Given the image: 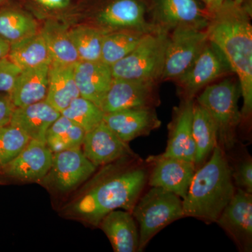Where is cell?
I'll list each match as a JSON object with an SVG mask.
<instances>
[{"mask_svg": "<svg viewBox=\"0 0 252 252\" xmlns=\"http://www.w3.org/2000/svg\"><path fill=\"white\" fill-rule=\"evenodd\" d=\"M116 162L107 165L92 187L71 205L70 215L97 226L114 210L132 212L148 182L149 172L137 156Z\"/></svg>", "mask_w": 252, "mask_h": 252, "instance_id": "obj_1", "label": "cell"}, {"mask_svg": "<svg viewBox=\"0 0 252 252\" xmlns=\"http://www.w3.org/2000/svg\"><path fill=\"white\" fill-rule=\"evenodd\" d=\"M208 39L220 50L238 78L243 99L242 121L252 112V26L244 5L224 0L212 14L207 28Z\"/></svg>", "mask_w": 252, "mask_h": 252, "instance_id": "obj_2", "label": "cell"}, {"mask_svg": "<svg viewBox=\"0 0 252 252\" xmlns=\"http://www.w3.org/2000/svg\"><path fill=\"white\" fill-rule=\"evenodd\" d=\"M231 167L217 144L211 157L197 169L188 193L182 200L185 217L216 222L235 192Z\"/></svg>", "mask_w": 252, "mask_h": 252, "instance_id": "obj_3", "label": "cell"}, {"mask_svg": "<svg viewBox=\"0 0 252 252\" xmlns=\"http://www.w3.org/2000/svg\"><path fill=\"white\" fill-rule=\"evenodd\" d=\"M240 94L239 82L227 78L206 86L195 100L215 123L218 145L224 152L231 150L236 142L237 130L242 122L238 107Z\"/></svg>", "mask_w": 252, "mask_h": 252, "instance_id": "obj_4", "label": "cell"}, {"mask_svg": "<svg viewBox=\"0 0 252 252\" xmlns=\"http://www.w3.org/2000/svg\"><path fill=\"white\" fill-rule=\"evenodd\" d=\"M169 33L158 28L147 34L130 54L111 66L113 77L154 83L161 80Z\"/></svg>", "mask_w": 252, "mask_h": 252, "instance_id": "obj_5", "label": "cell"}, {"mask_svg": "<svg viewBox=\"0 0 252 252\" xmlns=\"http://www.w3.org/2000/svg\"><path fill=\"white\" fill-rule=\"evenodd\" d=\"M131 212L139 224V252L143 251L158 232L185 217L182 198L160 187H152L140 196Z\"/></svg>", "mask_w": 252, "mask_h": 252, "instance_id": "obj_6", "label": "cell"}, {"mask_svg": "<svg viewBox=\"0 0 252 252\" xmlns=\"http://www.w3.org/2000/svg\"><path fill=\"white\" fill-rule=\"evenodd\" d=\"M86 23L102 34L119 31L150 33L158 28L147 21L143 0H104L91 11Z\"/></svg>", "mask_w": 252, "mask_h": 252, "instance_id": "obj_7", "label": "cell"}, {"mask_svg": "<svg viewBox=\"0 0 252 252\" xmlns=\"http://www.w3.org/2000/svg\"><path fill=\"white\" fill-rule=\"evenodd\" d=\"M208 41L207 29L181 26L169 33L161 80H176L193 64Z\"/></svg>", "mask_w": 252, "mask_h": 252, "instance_id": "obj_8", "label": "cell"}, {"mask_svg": "<svg viewBox=\"0 0 252 252\" xmlns=\"http://www.w3.org/2000/svg\"><path fill=\"white\" fill-rule=\"evenodd\" d=\"M231 73L224 55L208 39L193 64L175 81L182 98L193 99L206 86Z\"/></svg>", "mask_w": 252, "mask_h": 252, "instance_id": "obj_9", "label": "cell"}, {"mask_svg": "<svg viewBox=\"0 0 252 252\" xmlns=\"http://www.w3.org/2000/svg\"><path fill=\"white\" fill-rule=\"evenodd\" d=\"M96 168L81 148L61 151L54 153L49 171L39 182L55 191L68 193L91 177Z\"/></svg>", "mask_w": 252, "mask_h": 252, "instance_id": "obj_10", "label": "cell"}, {"mask_svg": "<svg viewBox=\"0 0 252 252\" xmlns=\"http://www.w3.org/2000/svg\"><path fill=\"white\" fill-rule=\"evenodd\" d=\"M151 8L152 23L170 32L181 26L207 29L212 16L200 0H152Z\"/></svg>", "mask_w": 252, "mask_h": 252, "instance_id": "obj_11", "label": "cell"}, {"mask_svg": "<svg viewBox=\"0 0 252 252\" xmlns=\"http://www.w3.org/2000/svg\"><path fill=\"white\" fill-rule=\"evenodd\" d=\"M157 83L113 79L101 104L104 114L124 109L155 108L159 104Z\"/></svg>", "mask_w": 252, "mask_h": 252, "instance_id": "obj_12", "label": "cell"}, {"mask_svg": "<svg viewBox=\"0 0 252 252\" xmlns=\"http://www.w3.org/2000/svg\"><path fill=\"white\" fill-rule=\"evenodd\" d=\"M54 153L45 142L31 140L17 157L0 167V177L26 182H39L46 175Z\"/></svg>", "mask_w": 252, "mask_h": 252, "instance_id": "obj_13", "label": "cell"}, {"mask_svg": "<svg viewBox=\"0 0 252 252\" xmlns=\"http://www.w3.org/2000/svg\"><path fill=\"white\" fill-rule=\"evenodd\" d=\"M217 223L234 240L240 250H252V194L237 188Z\"/></svg>", "mask_w": 252, "mask_h": 252, "instance_id": "obj_14", "label": "cell"}, {"mask_svg": "<svg viewBox=\"0 0 252 252\" xmlns=\"http://www.w3.org/2000/svg\"><path fill=\"white\" fill-rule=\"evenodd\" d=\"M147 161L153 165L148 177L149 186L165 189L183 200L197 170L195 163L161 154L151 157Z\"/></svg>", "mask_w": 252, "mask_h": 252, "instance_id": "obj_15", "label": "cell"}, {"mask_svg": "<svg viewBox=\"0 0 252 252\" xmlns=\"http://www.w3.org/2000/svg\"><path fill=\"white\" fill-rule=\"evenodd\" d=\"M82 152L96 167L107 165L123 158L136 157L129 147L102 121L94 128L86 132Z\"/></svg>", "mask_w": 252, "mask_h": 252, "instance_id": "obj_16", "label": "cell"}, {"mask_svg": "<svg viewBox=\"0 0 252 252\" xmlns=\"http://www.w3.org/2000/svg\"><path fill=\"white\" fill-rule=\"evenodd\" d=\"M193 99H183L174 109L171 122L168 125L169 135L165 157L176 158L195 163V145L192 134Z\"/></svg>", "mask_w": 252, "mask_h": 252, "instance_id": "obj_17", "label": "cell"}, {"mask_svg": "<svg viewBox=\"0 0 252 252\" xmlns=\"http://www.w3.org/2000/svg\"><path fill=\"white\" fill-rule=\"evenodd\" d=\"M103 122L124 142L128 143L158 128L161 122L155 108L124 109L104 114Z\"/></svg>", "mask_w": 252, "mask_h": 252, "instance_id": "obj_18", "label": "cell"}, {"mask_svg": "<svg viewBox=\"0 0 252 252\" xmlns=\"http://www.w3.org/2000/svg\"><path fill=\"white\" fill-rule=\"evenodd\" d=\"M74 67L80 96L100 107L114 79L111 66L101 61H79Z\"/></svg>", "mask_w": 252, "mask_h": 252, "instance_id": "obj_19", "label": "cell"}, {"mask_svg": "<svg viewBox=\"0 0 252 252\" xmlns=\"http://www.w3.org/2000/svg\"><path fill=\"white\" fill-rule=\"evenodd\" d=\"M115 252H137L140 233L132 212L122 209L105 215L99 223Z\"/></svg>", "mask_w": 252, "mask_h": 252, "instance_id": "obj_20", "label": "cell"}, {"mask_svg": "<svg viewBox=\"0 0 252 252\" xmlns=\"http://www.w3.org/2000/svg\"><path fill=\"white\" fill-rule=\"evenodd\" d=\"M61 115L59 111L43 100L15 107L9 124L21 129L31 140L45 142L48 129Z\"/></svg>", "mask_w": 252, "mask_h": 252, "instance_id": "obj_21", "label": "cell"}, {"mask_svg": "<svg viewBox=\"0 0 252 252\" xmlns=\"http://www.w3.org/2000/svg\"><path fill=\"white\" fill-rule=\"evenodd\" d=\"M49 67L50 64H46L21 71L8 94L15 107L45 100L49 87Z\"/></svg>", "mask_w": 252, "mask_h": 252, "instance_id": "obj_22", "label": "cell"}, {"mask_svg": "<svg viewBox=\"0 0 252 252\" xmlns=\"http://www.w3.org/2000/svg\"><path fill=\"white\" fill-rule=\"evenodd\" d=\"M74 64L51 63L45 100L60 112L80 96L74 77Z\"/></svg>", "mask_w": 252, "mask_h": 252, "instance_id": "obj_23", "label": "cell"}, {"mask_svg": "<svg viewBox=\"0 0 252 252\" xmlns=\"http://www.w3.org/2000/svg\"><path fill=\"white\" fill-rule=\"evenodd\" d=\"M40 28L34 15L11 1L0 7V37L10 44L36 34Z\"/></svg>", "mask_w": 252, "mask_h": 252, "instance_id": "obj_24", "label": "cell"}, {"mask_svg": "<svg viewBox=\"0 0 252 252\" xmlns=\"http://www.w3.org/2000/svg\"><path fill=\"white\" fill-rule=\"evenodd\" d=\"M71 25L55 19L44 21L40 32L49 50L51 63L74 64L79 61L69 28Z\"/></svg>", "mask_w": 252, "mask_h": 252, "instance_id": "obj_25", "label": "cell"}, {"mask_svg": "<svg viewBox=\"0 0 252 252\" xmlns=\"http://www.w3.org/2000/svg\"><path fill=\"white\" fill-rule=\"evenodd\" d=\"M192 134L195 145V165H203L218 144L216 126L206 109L194 101Z\"/></svg>", "mask_w": 252, "mask_h": 252, "instance_id": "obj_26", "label": "cell"}, {"mask_svg": "<svg viewBox=\"0 0 252 252\" xmlns=\"http://www.w3.org/2000/svg\"><path fill=\"white\" fill-rule=\"evenodd\" d=\"M6 58L21 70L51 63L49 50L40 31L10 44Z\"/></svg>", "mask_w": 252, "mask_h": 252, "instance_id": "obj_27", "label": "cell"}, {"mask_svg": "<svg viewBox=\"0 0 252 252\" xmlns=\"http://www.w3.org/2000/svg\"><path fill=\"white\" fill-rule=\"evenodd\" d=\"M149 33L119 31L103 34L100 61L112 66L130 54Z\"/></svg>", "mask_w": 252, "mask_h": 252, "instance_id": "obj_28", "label": "cell"}, {"mask_svg": "<svg viewBox=\"0 0 252 252\" xmlns=\"http://www.w3.org/2000/svg\"><path fill=\"white\" fill-rule=\"evenodd\" d=\"M85 135V131L80 126L61 115L48 129L45 142L53 153L80 149Z\"/></svg>", "mask_w": 252, "mask_h": 252, "instance_id": "obj_29", "label": "cell"}, {"mask_svg": "<svg viewBox=\"0 0 252 252\" xmlns=\"http://www.w3.org/2000/svg\"><path fill=\"white\" fill-rule=\"evenodd\" d=\"M69 31L79 61H100L103 34L99 30L85 23L71 25Z\"/></svg>", "mask_w": 252, "mask_h": 252, "instance_id": "obj_30", "label": "cell"}, {"mask_svg": "<svg viewBox=\"0 0 252 252\" xmlns=\"http://www.w3.org/2000/svg\"><path fill=\"white\" fill-rule=\"evenodd\" d=\"M61 114L80 126L86 132L98 126L104 115L100 107L81 96L74 99Z\"/></svg>", "mask_w": 252, "mask_h": 252, "instance_id": "obj_31", "label": "cell"}, {"mask_svg": "<svg viewBox=\"0 0 252 252\" xmlns=\"http://www.w3.org/2000/svg\"><path fill=\"white\" fill-rule=\"evenodd\" d=\"M28 9L37 19H55L72 25L75 7L72 0H26Z\"/></svg>", "mask_w": 252, "mask_h": 252, "instance_id": "obj_32", "label": "cell"}, {"mask_svg": "<svg viewBox=\"0 0 252 252\" xmlns=\"http://www.w3.org/2000/svg\"><path fill=\"white\" fill-rule=\"evenodd\" d=\"M31 140L16 126L10 124L0 126V167L17 157Z\"/></svg>", "mask_w": 252, "mask_h": 252, "instance_id": "obj_33", "label": "cell"}, {"mask_svg": "<svg viewBox=\"0 0 252 252\" xmlns=\"http://www.w3.org/2000/svg\"><path fill=\"white\" fill-rule=\"evenodd\" d=\"M232 177L238 189L252 193V161L251 158L241 160L231 167Z\"/></svg>", "mask_w": 252, "mask_h": 252, "instance_id": "obj_34", "label": "cell"}, {"mask_svg": "<svg viewBox=\"0 0 252 252\" xmlns=\"http://www.w3.org/2000/svg\"><path fill=\"white\" fill-rule=\"evenodd\" d=\"M21 71L7 58L0 60V92L9 94Z\"/></svg>", "mask_w": 252, "mask_h": 252, "instance_id": "obj_35", "label": "cell"}, {"mask_svg": "<svg viewBox=\"0 0 252 252\" xmlns=\"http://www.w3.org/2000/svg\"><path fill=\"white\" fill-rule=\"evenodd\" d=\"M14 109L9 94L6 93L0 94V126L9 124Z\"/></svg>", "mask_w": 252, "mask_h": 252, "instance_id": "obj_36", "label": "cell"}, {"mask_svg": "<svg viewBox=\"0 0 252 252\" xmlns=\"http://www.w3.org/2000/svg\"><path fill=\"white\" fill-rule=\"evenodd\" d=\"M10 49V44L0 37V60L7 57Z\"/></svg>", "mask_w": 252, "mask_h": 252, "instance_id": "obj_37", "label": "cell"}, {"mask_svg": "<svg viewBox=\"0 0 252 252\" xmlns=\"http://www.w3.org/2000/svg\"><path fill=\"white\" fill-rule=\"evenodd\" d=\"M223 1H224V0H210L208 5L207 6L209 12L211 14H213L221 6Z\"/></svg>", "mask_w": 252, "mask_h": 252, "instance_id": "obj_38", "label": "cell"}, {"mask_svg": "<svg viewBox=\"0 0 252 252\" xmlns=\"http://www.w3.org/2000/svg\"><path fill=\"white\" fill-rule=\"evenodd\" d=\"M232 1H233V2H235L236 4L243 5L244 4V1H245V0H232Z\"/></svg>", "mask_w": 252, "mask_h": 252, "instance_id": "obj_39", "label": "cell"}, {"mask_svg": "<svg viewBox=\"0 0 252 252\" xmlns=\"http://www.w3.org/2000/svg\"><path fill=\"white\" fill-rule=\"evenodd\" d=\"M10 1H11V0H0V7L4 6V4H7Z\"/></svg>", "mask_w": 252, "mask_h": 252, "instance_id": "obj_40", "label": "cell"}, {"mask_svg": "<svg viewBox=\"0 0 252 252\" xmlns=\"http://www.w3.org/2000/svg\"><path fill=\"white\" fill-rule=\"evenodd\" d=\"M200 1H202V2H203V4H205V6H206L207 7V5H208L209 1H210V0H200Z\"/></svg>", "mask_w": 252, "mask_h": 252, "instance_id": "obj_41", "label": "cell"}]
</instances>
